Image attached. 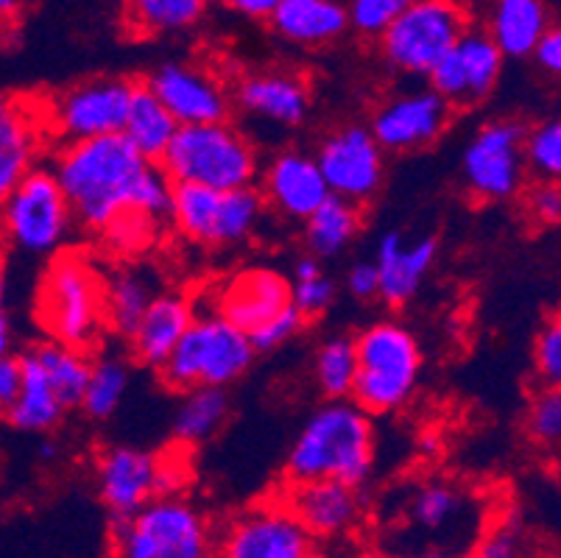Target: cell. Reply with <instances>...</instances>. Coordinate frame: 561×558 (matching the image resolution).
I'll list each match as a JSON object with an SVG mask.
<instances>
[{
    "mask_svg": "<svg viewBox=\"0 0 561 558\" xmlns=\"http://www.w3.org/2000/svg\"><path fill=\"white\" fill-rule=\"evenodd\" d=\"M50 171L68 196L76 224L87 232L101 235L129 213L157 224L171 221L173 182L124 135L62 146Z\"/></svg>",
    "mask_w": 561,
    "mask_h": 558,
    "instance_id": "obj_1",
    "label": "cell"
},
{
    "mask_svg": "<svg viewBox=\"0 0 561 558\" xmlns=\"http://www.w3.org/2000/svg\"><path fill=\"white\" fill-rule=\"evenodd\" d=\"M375 467V424L352 399H330L316 408L285 458L288 483L339 480L360 486Z\"/></svg>",
    "mask_w": 561,
    "mask_h": 558,
    "instance_id": "obj_2",
    "label": "cell"
},
{
    "mask_svg": "<svg viewBox=\"0 0 561 558\" xmlns=\"http://www.w3.org/2000/svg\"><path fill=\"white\" fill-rule=\"evenodd\" d=\"M106 276L79 249L56 252L34 296V319L45 338L73 350H93L106 330Z\"/></svg>",
    "mask_w": 561,
    "mask_h": 558,
    "instance_id": "obj_3",
    "label": "cell"
},
{
    "mask_svg": "<svg viewBox=\"0 0 561 558\" xmlns=\"http://www.w3.org/2000/svg\"><path fill=\"white\" fill-rule=\"evenodd\" d=\"M160 168L173 184H198L218 193L254 187L263 171L252 137L229 121L180 126Z\"/></svg>",
    "mask_w": 561,
    "mask_h": 558,
    "instance_id": "obj_4",
    "label": "cell"
},
{
    "mask_svg": "<svg viewBox=\"0 0 561 558\" xmlns=\"http://www.w3.org/2000/svg\"><path fill=\"white\" fill-rule=\"evenodd\" d=\"M355 355L358 375L350 399L360 411L394 413L411 402L422 375V346L402 321L380 319L364 327L355 335Z\"/></svg>",
    "mask_w": 561,
    "mask_h": 558,
    "instance_id": "obj_5",
    "label": "cell"
},
{
    "mask_svg": "<svg viewBox=\"0 0 561 558\" xmlns=\"http://www.w3.org/2000/svg\"><path fill=\"white\" fill-rule=\"evenodd\" d=\"M254 357L257 352L252 338L213 310V314H196L176 350L157 372L160 380L176 394H187L193 388L227 391V386L241 380L252 368Z\"/></svg>",
    "mask_w": 561,
    "mask_h": 558,
    "instance_id": "obj_6",
    "label": "cell"
},
{
    "mask_svg": "<svg viewBox=\"0 0 561 558\" xmlns=\"http://www.w3.org/2000/svg\"><path fill=\"white\" fill-rule=\"evenodd\" d=\"M210 520L182 494L154 498L112 522V558H213Z\"/></svg>",
    "mask_w": 561,
    "mask_h": 558,
    "instance_id": "obj_7",
    "label": "cell"
},
{
    "mask_svg": "<svg viewBox=\"0 0 561 558\" xmlns=\"http://www.w3.org/2000/svg\"><path fill=\"white\" fill-rule=\"evenodd\" d=\"M467 29L472 20L461 0H413L377 39V48L391 73L427 79Z\"/></svg>",
    "mask_w": 561,
    "mask_h": 558,
    "instance_id": "obj_8",
    "label": "cell"
},
{
    "mask_svg": "<svg viewBox=\"0 0 561 558\" xmlns=\"http://www.w3.org/2000/svg\"><path fill=\"white\" fill-rule=\"evenodd\" d=\"M73 227V209L50 168L25 173L0 202V238L25 254L62 252Z\"/></svg>",
    "mask_w": 561,
    "mask_h": 558,
    "instance_id": "obj_9",
    "label": "cell"
},
{
    "mask_svg": "<svg viewBox=\"0 0 561 558\" xmlns=\"http://www.w3.org/2000/svg\"><path fill=\"white\" fill-rule=\"evenodd\" d=\"M402 534L413 539V553H453L461 542H476L481 534V511L476 498L450 480H427L413 486L402 503Z\"/></svg>",
    "mask_w": 561,
    "mask_h": 558,
    "instance_id": "obj_10",
    "label": "cell"
},
{
    "mask_svg": "<svg viewBox=\"0 0 561 558\" xmlns=\"http://www.w3.org/2000/svg\"><path fill=\"white\" fill-rule=\"evenodd\" d=\"M135 81L121 76H101L68 87L45 110V129L62 143H84L124 132Z\"/></svg>",
    "mask_w": 561,
    "mask_h": 558,
    "instance_id": "obj_11",
    "label": "cell"
},
{
    "mask_svg": "<svg viewBox=\"0 0 561 558\" xmlns=\"http://www.w3.org/2000/svg\"><path fill=\"white\" fill-rule=\"evenodd\" d=\"M176 460H162L129 444H112L95 460V486L112 522L131 516L154 498L180 494L185 475L176 472Z\"/></svg>",
    "mask_w": 561,
    "mask_h": 558,
    "instance_id": "obj_12",
    "label": "cell"
},
{
    "mask_svg": "<svg viewBox=\"0 0 561 558\" xmlns=\"http://www.w3.org/2000/svg\"><path fill=\"white\" fill-rule=\"evenodd\" d=\"M525 126L519 121H489L469 137L461 153V179L481 202H512L523 191Z\"/></svg>",
    "mask_w": 561,
    "mask_h": 558,
    "instance_id": "obj_13",
    "label": "cell"
},
{
    "mask_svg": "<svg viewBox=\"0 0 561 558\" xmlns=\"http://www.w3.org/2000/svg\"><path fill=\"white\" fill-rule=\"evenodd\" d=\"M316 162L330 187V196L350 204H369L386 182V151L377 146L369 126L344 123L321 137Z\"/></svg>",
    "mask_w": 561,
    "mask_h": 558,
    "instance_id": "obj_14",
    "label": "cell"
},
{
    "mask_svg": "<svg viewBox=\"0 0 561 558\" xmlns=\"http://www.w3.org/2000/svg\"><path fill=\"white\" fill-rule=\"evenodd\" d=\"M216 558H321V542L277 500L234 514L216 539Z\"/></svg>",
    "mask_w": 561,
    "mask_h": 558,
    "instance_id": "obj_15",
    "label": "cell"
},
{
    "mask_svg": "<svg viewBox=\"0 0 561 558\" xmlns=\"http://www.w3.org/2000/svg\"><path fill=\"white\" fill-rule=\"evenodd\" d=\"M453 106L431 87L386 95L369 117V132L386 153H416L442 140L453 121Z\"/></svg>",
    "mask_w": 561,
    "mask_h": 558,
    "instance_id": "obj_16",
    "label": "cell"
},
{
    "mask_svg": "<svg viewBox=\"0 0 561 558\" xmlns=\"http://www.w3.org/2000/svg\"><path fill=\"white\" fill-rule=\"evenodd\" d=\"M503 54L483 29H467L450 54L427 76L431 90L438 92L453 110H467L486 101L503 76Z\"/></svg>",
    "mask_w": 561,
    "mask_h": 558,
    "instance_id": "obj_17",
    "label": "cell"
},
{
    "mask_svg": "<svg viewBox=\"0 0 561 558\" xmlns=\"http://www.w3.org/2000/svg\"><path fill=\"white\" fill-rule=\"evenodd\" d=\"M146 87L180 126L224 123L232 115V92L213 70L198 65L165 61L149 76Z\"/></svg>",
    "mask_w": 561,
    "mask_h": 558,
    "instance_id": "obj_18",
    "label": "cell"
},
{
    "mask_svg": "<svg viewBox=\"0 0 561 558\" xmlns=\"http://www.w3.org/2000/svg\"><path fill=\"white\" fill-rule=\"evenodd\" d=\"M283 505L319 542L344 539V536L355 534L366 514L360 489L339 483V480L288 483L283 491Z\"/></svg>",
    "mask_w": 561,
    "mask_h": 558,
    "instance_id": "obj_19",
    "label": "cell"
},
{
    "mask_svg": "<svg viewBox=\"0 0 561 558\" xmlns=\"http://www.w3.org/2000/svg\"><path fill=\"white\" fill-rule=\"evenodd\" d=\"M232 104L247 117L272 129H299L313 110L310 84L302 73L285 68L247 73L232 92Z\"/></svg>",
    "mask_w": 561,
    "mask_h": 558,
    "instance_id": "obj_20",
    "label": "cell"
},
{
    "mask_svg": "<svg viewBox=\"0 0 561 558\" xmlns=\"http://www.w3.org/2000/svg\"><path fill=\"white\" fill-rule=\"evenodd\" d=\"M288 307H294L290 276L263 265L234 271L216 288V314L247 335L277 319Z\"/></svg>",
    "mask_w": 561,
    "mask_h": 558,
    "instance_id": "obj_21",
    "label": "cell"
},
{
    "mask_svg": "<svg viewBox=\"0 0 561 558\" xmlns=\"http://www.w3.org/2000/svg\"><path fill=\"white\" fill-rule=\"evenodd\" d=\"M260 182L265 207H272L288 221L305 224L330 198V187L321 176L316 157L299 148L274 153L268 166L260 171Z\"/></svg>",
    "mask_w": 561,
    "mask_h": 558,
    "instance_id": "obj_22",
    "label": "cell"
},
{
    "mask_svg": "<svg viewBox=\"0 0 561 558\" xmlns=\"http://www.w3.org/2000/svg\"><path fill=\"white\" fill-rule=\"evenodd\" d=\"M436 258L438 243L431 235L416 240H405V235L397 229L382 235L375 252L377 283H380L377 299H382L389 307H405L420 294L422 283L436 265Z\"/></svg>",
    "mask_w": 561,
    "mask_h": 558,
    "instance_id": "obj_23",
    "label": "cell"
},
{
    "mask_svg": "<svg viewBox=\"0 0 561 558\" xmlns=\"http://www.w3.org/2000/svg\"><path fill=\"white\" fill-rule=\"evenodd\" d=\"M43 132L45 110L14 95H0V202L37 168Z\"/></svg>",
    "mask_w": 561,
    "mask_h": 558,
    "instance_id": "obj_24",
    "label": "cell"
},
{
    "mask_svg": "<svg viewBox=\"0 0 561 558\" xmlns=\"http://www.w3.org/2000/svg\"><path fill=\"white\" fill-rule=\"evenodd\" d=\"M193 319H196V307L191 296L176 291L157 294L129 338L135 361L149 368H160L176 350Z\"/></svg>",
    "mask_w": 561,
    "mask_h": 558,
    "instance_id": "obj_25",
    "label": "cell"
},
{
    "mask_svg": "<svg viewBox=\"0 0 561 558\" xmlns=\"http://www.w3.org/2000/svg\"><path fill=\"white\" fill-rule=\"evenodd\" d=\"M268 23L283 43L297 48H324L350 29L339 0H279Z\"/></svg>",
    "mask_w": 561,
    "mask_h": 558,
    "instance_id": "obj_26",
    "label": "cell"
},
{
    "mask_svg": "<svg viewBox=\"0 0 561 558\" xmlns=\"http://www.w3.org/2000/svg\"><path fill=\"white\" fill-rule=\"evenodd\" d=\"M550 29V14L545 0H492L486 34L503 59L534 56L537 45Z\"/></svg>",
    "mask_w": 561,
    "mask_h": 558,
    "instance_id": "obj_27",
    "label": "cell"
},
{
    "mask_svg": "<svg viewBox=\"0 0 561 558\" xmlns=\"http://www.w3.org/2000/svg\"><path fill=\"white\" fill-rule=\"evenodd\" d=\"M18 357L23 383H20V394L14 399V406L9 408L3 419L14 430H20V433H50L65 419V406L56 399L48 377H45L39 363L32 357V352L25 350Z\"/></svg>",
    "mask_w": 561,
    "mask_h": 558,
    "instance_id": "obj_28",
    "label": "cell"
},
{
    "mask_svg": "<svg viewBox=\"0 0 561 558\" xmlns=\"http://www.w3.org/2000/svg\"><path fill=\"white\" fill-rule=\"evenodd\" d=\"M176 132H180V123L168 115V110L157 101L154 92L146 84H135V95H131L124 132H121L131 143V148L149 162L160 166Z\"/></svg>",
    "mask_w": 561,
    "mask_h": 558,
    "instance_id": "obj_29",
    "label": "cell"
},
{
    "mask_svg": "<svg viewBox=\"0 0 561 558\" xmlns=\"http://www.w3.org/2000/svg\"><path fill=\"white\" fill-rule=\"evenodd\" d=\"M360 229H364V207L330 196L305 221V243L316 260H333L355 243Z\"/></svg>",
    "mask_w": 561,
    "mask_h": 558,
    "instance_id": "obj_30",
    "label": "cell"
},
{
    "mask_svg": "<svg viewBox=\"0 0 561 558\" xmlns=\"http://www.w3.org/2000/svg\"><path fill=\"white\" fill-rule=\"evenodd\" d=\"M232 402L224 388H193L182 394L176 413H173V436L185 447L210 442L227 424Z\"/></svg>",
    "mask_w": 561,
    "mask_h": 558,
    "instance_id": "obj_31",
    "label": "cell"
},
{
    "mask_svg": "<svg viewBox=\"0 0 561 558\" xmlns=\"http://www.w3.org/2000/svg\"><path fill=\"white\" fill-rule=\"evenodd\" d=\"M157 291L151 276L140 269H121L106 276V327L117 335L131 338L149 305L154 301Z\"/></svg>",
    "mask_w": 561,
    "mask_h": 558,
    "instance_id": "obj_32",
    "label": "cell"
},
{
    "mask_svg": "<svg viewBox=\"0 0 561 558\" xmlns=\"http://www.w3.org/2000/svg\"><path fill=\"white\" fill-rule=\"evenodd\" d=\"M34 361L39 363V368L48 377L50 388H54L56 399L62 402L65 411L81 406V397H84L87 377H90V361L93 357L87 352L73 350V346L56 344V341H39V344L28 346Z\"/></svg>",
    "mask_w": 561,
    "mask_h": 558,
    "instance_id": "obj_33",
    "label": "cell"
},
{
    "mask_svg": "<svg viewBox=\"0 0 561 558\" xmlns=\"http://www.w3.org/2000/svg\"><path fill=\"white\" fill-rule=\"evenodd\" d=\"M218 209H221L218 191L198 187V184H173L171 224L187 243L216 249Z\"/></svg>",
    "mask_w": 561,
    "mask_h": 558,
    "instance_id": "obj_34",
    "label": "cell"
},
{
    "mask_svg": "<svg viewBox=\"0 0 561 558\" xmlns=\"http://www.w3.org/2000/svg\"><path fill=\"white\" fill-rule=\"evenodd\" d=\"M207 0H124L126 23L142 37H171L198 25Z\"/></svg>",
    "mask_w": 561,
    "mask_h": 558,
    "instance_id": "obj_35",
    "label": "cell"
},
{
    "mask_svg": "<svg viewBox=\"0 0 561 558\" xmlns=\"http://www.w3.org/2000/svg\"><path fill=\"white\" fill-rule=\"evenodd\" d=\"M131 386V368L124 357L99 355L90 361V377H87L81 411L93 422H106L124 406L126 394Z\"/></svg>",
    "mask_w": 561,
    "mask_h": 558,
    "instance_id": "obj_36",
    "label": "cell"
},
{
    "mask_svg": "<svg viewBox=\"0 0 561 558\" xmlns=\"http://www.w3.org/2000/svg\"><path fill=\"white\" fill-rule=\"evenodd\" d=\"M313 383L324 399H350L355 375H358V355L355 338L330 335L313 352Z\"/></svg>",
    "mask_w": 561,
    "mask_h": 558,
    "instance_id": "obj_37",
    "label": "cell"
},
{
    "mask_svg": "<svg viewBox=\"0 0 561 558\" xmlns=\"http://www.w3.org/2000/svg\"><path fill=\"white\" fill-rule=\"evenodd\" d=\"M265 218V202L257 187H241V191L221 193V209H218L216 249H234L257 235Z\"/></svg>",
    "mask_w": 561,
    "mask_h": 558,
    "instance_id": "obj_38",
    "label": "cell"
},
{
    "mask_svg": "<svg viewBox=\"0 0 561 558\" xmlns=\"http://www.w3.org/2000/svg\"><path fill=\"white\" fill-rule=\"evenodd\" d=\"M335 296H339V285L333 283V276L324 274L321 260H316L313 254L299 258L290 276V301L302 314V319H321L335 305Z\"/></svg>",
    "mask_w": 561,
    "mask_h": 558,
    "instance_id": "obj_39",
    "label": "cell"
},
{
    "mask_svg": "<svg viewBox=\"0 0 561 558\" xmlns=\"http://www.w3.org/2000/svg\"><path fill=\"white\" fill-rule=\"evenodd\" d=\"M525 166L537 182L561 187V115L525 132Z\"/></svg>",
    "mask_w": 561,
    "mask_h": 558,
    "instance_id": "obj_40",
    "label": "cell"
},
{
    "mask_svg": "<svg viewBox=\"0 0 561 558\" xmlns=\"http://www.w3.org/2000/svg\"><path fill=\"white\" fill-rule=\"evenodd\" d=\"M525 436L545 453H561V388L539 386L525 408Z\"/></svg>",
    "mask_w": 561,
    "mask_h": 558,
    "instance_id": "obj_41",
    "label": "cell"
},
{
    "mask_svg": "<svg viewBox=\"0 0 561 558\" xmlns=\"http://www.w3.org/2000/svg\"><path fill=\"white\" fill-rule=\"evenodd\" d=\"M413 0H350L346 20L355 34L366 39H380Z\"/></svg>",
    "mask_w": 561,
    "mask_h": 558,
    "instance_id": "obj_42",
    "label": "cell"
},
{
    "mask_svg": "<svg viewBox=\"0 0 561 558\" xmlns=\"http://www.w3.org/2000/svg\"><path fill=\"white\" fill-rule=\"evenodd\" d=\"M157 229H160L157 221H151L146 215L129 213L124 218H117L115 224H110L99 238L104 240L110 252L121 254V258H129V254H140L142 249H149L154 243Z\"/></svg>",
    "mask_w": 561,
    "mask_h": 558,
    "instance_id": "obj_43",
    "label": "cell"
},
{
    "mask_svg": "<svg viewBox=\"0 0 561 558\" xmlns=\"http://www.w3.org/2000/svg\"><path fill=\"white\" fill-rule=\"evenodd\" d=\"M534 377L545 388H561V310L550 316L534 341Z\"/></svg>",
    "mask_w": 561,
    "mask_h": 558,
    "instance_id": "obj_44",
    "label": "cell"
},
{
    "mask_svg": "<svg viewBox=\"0 0 561 558\" xmlns=\"http://www.w3.org/2000/svg\"><path fill=\"white\" fill-rule=\"evenodd\" d=\"M467 558H525V536L514 522H494L476 536Z\"/></svg>",
    "mask_w": 561,
    "mask_h": 558,
    "instance_id": "obj_45",
    "label": "cell"
},
{
    "mask_svg": "<svg viewBox=\"0 0 561 558\" xmlns=\"http://www.w3.org/2000/svg\"><path fill=\"white\" fill-rule=\"evenodd\" d=\"M308 327V321L302 319L297 307H288L277 319H272L265 327H260L257 332H252V346L257 355H268V352L283 350L285 344H290L294 338L302 335V330Z\"/></svg>",
    "mask_w": 561,
    "mask_h": 558,
    "instance_id": "obj_46",
    "label": "cell"
},
{
    "mask_svg": "<svg viewBox=\"0 0 561 558\" xmlns=\"http://www.w3.org/2000/svg\"><path fill=\"white\" fill-rule=\"evenodd\" d=\"M525 213L539 227H556L561 224V187L559 184L537 182L525 193Z\"/></svg>",
    "mask_w": 561,
    "mask_h": 558,
    "instance_id": "obj_47",
    "label": "cell"
},
{
    "mask_svg": "<svg viewBox=\"0 0 561 558\" xmlns=\"http://www.w3.org/2000/svg\"><path fill=\"white\" fill-rule=\"evenodd\" d=\"M20 383H23V372H20V357L0 355V417H7L9 408L14 406V399L20 394Z\"/></svg>",
    "mask_w": 561,
    "mask_h": 558,
    "instance_id": "obj_48",
    "label": "cell"
},
{
    "mask_svg": "<svg viewBox=\"0 0 561 558\" xmlns=\"http://www.w3.org/2000/svg\"><path fill=\"white\" fill-rule=\"evenodd\" d=\"M346 291L358 301L377 299L380 294V283H377L375 263H355L346 271Z\"/></svg>",
    "mask_w": 561,
    "mask_h": 558,
    "instance_id": "obj_49",
    "label": "cell"
},
{
    "mask_svg": "<svg viewBox=\"0 0 561 558\" xmlns=\"http://www.w3.org/2000/svg\"><path fill=\"white\" fill-rule=\"evenodd\" d=\"M534 59H537V65L545 73L561 79V25H550L542 43L534 50Z\"/></svg>",
    "mask_w": 561,
    "mask_h": 558,
    "instance_id": "obj_50",
    "label": "cell"
},
{
    "mask_svg": "<svg viewBox=\"0 0 561 558\" xmlns=\"http://www.w3.org/2000/svg\"><path fill=\"white\" fill-rule=\"evenodd\" d=\"M224 7L241 12L243 18L254 20H268L274 14V9L279 7V0H221Z\"/></svg>",
    "mask_w": 561,
    "mask_h": 558,
    "instance_id": "obj_51",
    "label": "cell"
},
{
    "mask_svg": "<svg viewBox=\"0 0 561 558\" xmlns=\"http://www.w3.org/2000/svg\"><path fill=\"white\" fill-rule=\"evenodd\" d=\"M3 238H0V355H9L12 350V324L7 314V285H3Z\"/></svg>",
    "mask_w": 561,
    "mask_h": 558,
    "instance_id": "obj_52",
    "label": "cell"
},
{
    "mask_svg": "<svg viewBox=\"0 0 561 558\" xmlns=\"http://www.w3.org/2000/svg\"><path fill=\"white\" fill-rule=\"evenodd\" d=\"M20 12H23V3H20V0H0V43L14 34Z\"/></svg>",
    "mask_w": 561,
    "mask_h": 558,
    "instance_id": "obj_53",
    "label": "cell"
},
{
    "mask_svg": "<svg viewBox=\"0 0 561 558\" xmlns=\"http://www.w3.org/2000/svg\"><path fill=\"white\" fill-rule=\"evenodd\" d=\"M408 558H467V556H458V553H442V550H431V553H416V556H408Z\"/></svg>",
    "mask_w": 561,
    "mask_h": 558,
    "instance_id": "obj_54",
    "label": "cell"
},
{
    "mask_svg": "<svg viewBox=\"0 0 561 558\" xmlns=\"http://www.w3.org/2000/svg\"><path fill=\"white\" fill-rule=\"evenodd\" d=\"M556 475H559V483H561V453H559V464H556Z\"/></svg>",
    "mask_w": 561,
    "mask_h": 558,
    "instance_id": "obj_55",
    "label": "cell"
}]
</instances>
